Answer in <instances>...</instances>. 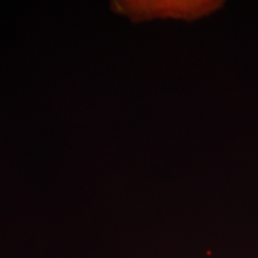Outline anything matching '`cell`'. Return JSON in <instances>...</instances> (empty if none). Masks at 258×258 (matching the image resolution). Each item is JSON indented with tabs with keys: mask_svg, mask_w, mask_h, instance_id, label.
Instances as JSON below:
<instances>
[{
	"mask_svg": "<svg viewBox=\"0 0 258 258\" xmlns=\"http://www.w3.org/2000/svg\"><path fill=\"white\" fill-rule=\"evenodd\" d=\"M118 11L136 20L162 18L192 19L221 5L218 1H122L116 2Z\"/></svg>",
	"mask_w": 258,
	"mask_h": 258,
	"instance_id": "obj_1",
	"label": "cell"
}]
</instances>
